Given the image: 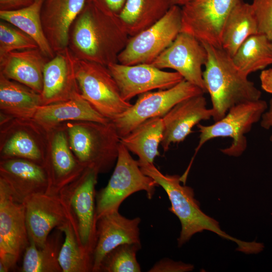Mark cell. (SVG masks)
Wrapping results in <instances>:
<instances>
[{
	"mask_svg": "<svg viewBox=\"0 0 272 272\" xmlns=\"http://www.w3.org/2000/svg\"><path fill=\"white\" fill-rule=\"evenodd\" d=\"M129 38L118 15L87 0L71 27L68 48L77 59L108 66L118 62Z\"/></svg>",
	"mask_w": 272,
	"mask_h": 272,
	"instance_id": "6da1fadb",
	"label": "cell"
},
{
	"mask_svg": "<svg viewBox=\"0 0 272 272\" xmlns=\"http://www.w3.org/2000/svg\"><path fill=\"white\" fill-rule=\"evenodd\" d=\"M139 165L143 173L152 178L168 196L171 203L169 210L176 216L181 224L177 239L179 247L188 242L194 234L207 230L235 242L238 246L237 250L245 254H257L263 250L264 245L261 243L245 242L223 231L218 221L202 211L199 202L194 198L193 189L182 185L180 176L164 174L153 163Z\"/></svg>",
	"mask_w": 272,
	"mask_h": 272,
	"instance_id": "7a4b0ae2",
	"label": "cell"
},
{
	"mask_svg": "<svg viewBox=\"0 0 272 272\" xmlns=\"http://www.w3.org/2000/svg\"><path fill=\"white\" fill-rule=\"evenodd\" d=\"M202 44L208 53L202 77L206 92L211 97L215 121L236 105L260 99V91L237 68L222 48Z\"/></svg>",
	"mask_w": 272,
	"mask_h": 272,
	"instance_id": "3957f363",
	"label": "cell"
},
{
	"mask_svg": "<svg viewBox=\"0 0 272 272\" xmlns=\"http://www.w3.org/2000/svg\"><path fill=\"white\" fill-rule=\"evenodd\" d=\"M62 124L71 151L85 169L99 174L108 171L116 163L120 138L111 121H74Z\"/></svg>",
	"mask_w": 272,
	"mask_h": 272,
	"instance_id": "277c9868",
	"label": "cell"
},
{
	"mask_svg": "<svg viewBox=\"0 0 272 272\" xmlns=\"http://www.w3.org/2000/svg\"><path fill=\"white\" fill-rule=\"evenodd\" d=\"M267 107V103L261 99L246 102L232 107L224 116L212 124H197L196 126L200 133L198 143L184 175L188 176L191 164L198 151L205 143L213 139L231 138L232 141L230 146L220 151L229 156H240L247 146L245 134L250 131L254 124L260 121Z\"/></svg>",
	"mask_w": 272,
	"mask_h": 272,
	"instance_id": "5b68a950",
	"label": "cell"
},
{
	"mask_svg": "<svg viewBox=\"0 0 272 272\" xmlns=\"http://www.w3.org/2000/svg\"><path fill=\"white\" fill-rule=\"evenodd\" d=\"M158 186L152 178L143 173L138 160L120 143L112 174L107 185L96 195V220L106 213L118 211L122 202L138 191H145L147 198L152 199Z\"/></svg>",
	"mask_w": 272,
	"mask_h": 272,
	"instance_id": "8992f818",
	"label": "cell"
},
{
	"mask_svg": "<svg viewBox=\"0 0 272 272\" xmlns=\"http://www.w3.org/2000/svg\"><path fill=\"white\" fill-rule=\"evenodd\" d=\"M75 70L81 95L105 117L112 120L131 106L107 66L75 57Z\"/></svg>",
	"mask_w": 272,
	"mask_h": 272,
	"instance_id": "52a82bcc",
	"label": "cell"
},
{
	"mask_svg": "<svg viewBox=\"0 0 272 272\" xmlns=\"http://www.w3.org/2000/svg\"><path fill=\"white\" fill-rule=\"evenodd\" d=\"M181 8L173 5L157 22L129 38L118 56L124 65L151 63L181 32Z\"/></svg>",
	"mask_w": 272,
	"mask_h": 272,
	"instance_id": "ba28073f",
	"label": "cell"
},
{
	"mask_svg": "<svg viewBox=\"0 0 272 272\" xmlns=\"http://www.w3.org/2000/svg\"><path fill=\"white\" fill-rule=\"evenodd\" d=\"M205 93L199 87L183 79L170 88L139 95L134 104L111 121L120 138L149 119L162 117L179 102Z\"/></svg>",
	"mask_w": 272,
	"mask_h": 272,
	"instance_id": "9c48e42d",
	"label": "cell"
},
{
	"mask_svg": "<svg viewBox=\"0 0 272 272\" xmlns=\"http://www.w3.org/2000/svg\"><path fill=\"white\" fill-rule=\"evenodd\" d=\"M23 202L14 195L0 178V271H7L16 263L28 244Z\"/></svg>",
	"mask_w": 272,
	"mask_h": 272,
	"instance_id": "30bf717a",
	"label": "cell"
},
{
	"mask_svg": "<svg viewBox=\"0 0 272 272\" xmlns=\"http://www.w3.org/2000/svg\"><path fill=\"white\" fill-rule=\"evenodd\" d=\"M238 0H192L181 7V32L222 48L225 22Z\"/></svg>",
	"mask_w": 272,
	"mask_h": 272,
	"instance_id": "8fae6325",
	"label": "cell"
},
{
	"mask_svg": "<svg viewBox=\"0 0 272 272\" xmlns=\"http://www.w3.org/2000/svg\"><path fill=\"white\" fill-rule=\"evenodd\" d=\"M47 134L32 119L11 118L0 123L1 159L21 158L45 165Z\"/></svg>",
	"mask_w": 272,
	"mask_h": 272,
	"instance_id": "7c38bea8",
	"label": "cell"
},
{
	"mask_svg": "<svg viewBox=\"0 0 272 272\" xmlns=\"http://www.w3.org/2000/svg\"><path fill=\"white\" fill-rule=\"evenodd\" d=\"M208 58L207 50L198 40L183 32L150 63L160 69H170L205 92L202 67Z\"/></svg>",
	"mask_w": 272,
	"mask_h": 272,
	"instance_id": "4fadbf2b",
	"label": "cell"
},
{
	"mask_svg": "<svg viewBox=\"0 0 272 272\" xmlns=\"http://www.w3.org/2000/svg\"><path fill=\"white\" fill-rule=\"evenodd\" d=\"M127 101L136 96L154 90L170 88L184 79L176 72H167L151 64L124 65L119 62L107 66Z\"/></svg>",
	"mask_w": 272,
	"mask_h": 272,
	"instance_id": "5bb4252c",
	"label": "cell"
},
{
	"mask_svg": "<svg viewBox=\"0 0 272 272\" xmlns=\"http://www.w3.org/2000/svg\"><path fill=\"white\" fill-rule=\"evenodd\" d=\"M140 217L127 218L119 211L106 213L96 222L92 270L99 271L102 262L112 250L125 243L141 244Z\"/></svg>",
	"mask_w": 272,
	"mask_h": 272,
	"instance_id": "9a60e30c",
	"label": "cell"
},
{
	"mask_svg": "<svg viewBox=\"0 0 272 272\" xmlns=\"http://www.w3.org/2000/svg\"><path fill=\"white\" fill-rule=\"evenodd\" d=\"M213 116V109L207 107L203 94L189 97L176 104L162 117L164 130L161 145L164 152L169 150L171 144L183 141L200 121L210 120Z\"/></svg>",
	"mask_w": 272,
	"mask_h": 272,
	"instance_id": "2e32d148",
	"label": "cell"
},
{
	"mask_svg": "<svg viewBox=\"0 0 272 272\" xmlns=\"http://www.w3.org/2000/svg\"><path fill=\"white\" fill-rule=\"evenodd\" d=\"M75 63V57L68 47L47 62L43 70L42 105L65 101L81 94Z\"/></svg>",
	"mask_w": 272,
	"mask_h": 272,
	"instance_id": "e0dca14e",
	"label": "cell"
},
{
	"mask_svg": "<svg viewBox=\"0 0 272 272\" xmlns=\"http://www.w3.org/2000/svg\"><path fill=\"white\" fill-rule=\"evenodd\" d=\"M23 202L29 239L42 247L51 230L66 223L63 207L54 197L42 192L29 196Z\"/></svg>",
	"mask_w": 272,
	"mask_h": 272,
	"instance_id": "ac0fdd59",
	"label": "cell"
},
{
	"mask_svg": "<svg viewBox=\"0 0 272 272\" xmlns=\"http://www.w3.org/2000/svg\"><path fill=\"white\" fill-rule=\"evenodd\" d=\"M87 0H44L41 13L43 29L54 52L68 47L69 33Z\"/></svg>",
	"mask_w": 272,
	"mask_h": 272,
	"instance_id": "d6986e66",
	"label": "cell"
},
{
	"mask_svg": "<svg viewBox=\"0 0 272 272\" xmlns=\"http://www.w3.org/2000/svg\"><path fill=\"white\" fill-rule=\"evenodd\" d=\"M0 175L22 202L33 194L43 192L51 183L45 165L24 159L1 160Z\"/></svg>",
	"mask_w": 272,
	"mask_h": 272,
	"instance_id": "ffe728a7",
	"label": "cell"
},
{
	"mask_svg": "<svg viewBox=\"0 0 272 272\" xmlns=\"http://www.w3.org/2000/svg\"><path fill=\"white\" fill-rule=\"evenodd\" d=\"M49 59L39 48L15 50L0 58V73L41 94L43 70Z\"/></svg>",
	"mask_w": 272,
	"mask_h": 272,
	"instance_id": "44dd1931",
	"label": "cell"
},
{
	"mask_svg": "<svg viewBox=\"0 0 272 272\" xmlns=\"http://www.w3.org/2000/svg\"><path fill=\"white\" fill-rule=\"evenodd\" d=\"M32 119L46 131L68 121H111L96 110L81 94L65 101L40 106Z\"/></svg>",
	"mask_w": 272,
	"mask_h": 272,
	"instance_id": "7402d4cb",
	"label": "cell"
},
{
	"mask_svg": "<svg viewBox=\"0 0 272 272\" xmlns=\"http://www.w3.org/2000/svg\"><path fill=\"white\" fill-rule=\"evenodd\" d=\"M45 164L51 183L62 184L80 176L85 169L77 161L69 145L62 124L47 131Z\"/></svg>",
	"mask_w": 272,
	"mask_h": 272,
	"instance_id": "603a6c76",
	"label": "cell"
},
{
	"mask_svg": "<svg viewBox=\"0 0 272 272\" xmlns=\"http://www.w3.org/2000/svg\"><path fill=\"white\" fill-rule=\"evenodd\" d=\"M98 174L94 170L85 169L79 177V184L72 199V205L78 219L79 240L87 251L93 248L92 244L95 239V187Z\"/></svg>",
	"mask_w": 272,
	"mask_h": 272,
	"instance_id": "cb8c5ba5",
	"label": "cell"
},
{
	"mask_svg": "<svg viewBox=\"0 0 272 272\" xmlns=\"http://www.w3.org/2000/svg\"><path fill=\"white\" fill-rule=\"evenodd\" d=\"M42 105L40 94L0 73V113L13 118L32 119Z\"/></svg>",
	"mask_w": 272,
	"mask_h": 272,
	"instance_id": "d4e9b609",
	"label": "cell"
},
{
	"mask_svg": "<svg viewBox=\"0 0 272 272\" xmlns=\"http://www.w3.org/2000/svg\"><path fill=\"white\" fill-rule=\"evenodd\" d=\"M172 6L171 0H126L118 15L131 37L157 22Z\"/></svg>",
	"mask_w": 272,
	"mask_h": 272,
	"instance_id": "484cf974",
	"label": "cell"
},
{
	"mask_svg": "<svg viewBox=\"0 0 272 272\" xmlns=\"http://www.w3.org/2000/svg\"><path fill=\"white\" fill-rule=\"evenodd\" d=\"M164 130L162 118L149 119L138 125L127 135L120 138V143L139 159V164L153 163L160 155L158 151Z\"/></svg>",
	"mask_w": 272,
	"mask_h": 272,
	"instance_id": "4316f807",
	"label": "cell"
},
{
	"mask_svg": "<svg viewBox=\"0 0 272 272\" xmlns=\"http://www.w3.org/2000/svg\"><path fill=\"white\" fill-rule=\"evenodd\" d=\"M257 33V22L251 5L238 0L225 22L222 48L232 57L248 37Z\"/></svg>",
	"mask_w": 272,
	"mask_h": 272,
	"instance_id": "83f0119b",
	"label": "cell"
},
{
	"mask_svg": "<svg viewBox=\"0 0 272 272\" xmlns=\"http://www.w3.org/2000/svg\"><path fill=\"white\" fill-rule=\"evenodd\" d=\"M44 1L35 0L31 5L16 10L0 11V18L32 37L40 50L51 59L55 53L46 37L42 27L41 13Z\"/></svg>",
	"mask_w": 272,
	"mask_h": 272,
	"instance_id": "f1b7e54d",
	"label": "cell"
},
{
	"mask_svg": "<svg viewBox=\"0 0 272 272\" xmlns=\"http://www.w3.org/2000/svg\"><path fill=\"white\" fill-rule=\"evenodd\" d=\"M237 68L248 76L272 64V41L257 33L248 37L231 57Z\"/></svg>",
	"mask_w": 272,
	"mask_h": 272,
	"instance_id": "f546056e",
	"label": "cell"
},
{
	"mask_svg": "<svg viewBox=\"0 0 272 272\" xmlns=\"http://www.w3.org/2000/svg\"><path fill=\"white\" fill-rule=\"evenodd\" d=\"M59 229L64 232L65 236L58 255L61 270L63 272H83L88 271L89 267L91 268L88 265L86 254L79 246L72 225L66 222L59 226Z\"/></svg>",
	"mask_w": 272,
	"mask_h": 272,
	"instance_id": "4dcf8cb0",
	"label": "cell"
},
{
	"mask_svg": "<svg viewBox=\"0 0 272 272\" xmlns=\"http://www.w3.org/2000/svg\"><path fill=\"white\" fill-rule=\"evenodd\" d=\"M29 245L24 255L22 270L24 272H52L61 270L58 255L52 246L47 244L42 247L36 246L29 239Z\"/></svg>",
	"mask_w": 272,
	"mask_h": 272,
	"instance_id": "1f68e13d",
	"label": "cell"
},
{
	"mask_svg": "<svg viewBox=\"0 0 272 272\" xmlns=\"http://www.w3.org/2000/svg\"><path fill=\"white\" fill-rule=\"evenodd\" d=\"M141 244L125 243L109 252L103 260L99 271L107 272H140L137 259Z\"/></svg>",
	"mask_w": 272,
	"mask_h": 272,
	"instance_id": "d6a6232c",
	"label": "cell"
},
{
	"mask_svg": "<svg viewBox=\"0 0 272 272\" xmlns=\"http://www.w3.org/2000/svg\"><path fill=\"white\" fill-rule=\"evenodd\" d=\"M35 41L16 26L0 22V58L8 53L19 50L38 48Z\"/></svg>",
	"mask_w": 272,
	"mask_h": 272,
	"instance_id": "836d02e7",
	"label": "cell"
},
{
	"mask_svg": "<svg viewBox=\"0 0 272 272\" xmlns=\"http://www.w3.org/2000/svg\"><path fill=\"white\" fill-rule=\"evenodd\" d=\"M256 19L258 33L272 41V0H253L251 4Z\"/></svg>",
	"mask_w": 272,
	"mask_h": 272,
	"instance_id": "e575fe53",
	"label": "cell"
},
{
	"mask_svg": "<svg viewBox=\"0 0 272 272\" xmlns=\"http://www.w3.org/2000/svg\"><path fill=\"white\" fill-rule=\"evenodd\" d=\"M191 264L175 261L168 258H164L155 263L149 272H186L193 269Z\"/></svg>",
	"mask_w": 272,
	"mask_h": 272,
	"instance_id": "d590c367",
	"label": "cell"
},
{
	"mask_svg": "<svg viewBox=\"0 0 272 272\" xmlns=\"http://www.w3.org/2000/svg\"><path fill=\"white\" fill-rule=\"evenodd\" d=\"M98 7L118 15L126 0H88Z\"/></svg>",
	"mask_w": 272,
	"mask_h": 272,
	"instance_id": "8d00e7d4",
	"label": "cell"
},
{
	"mask_svg": "<svg viewBox=\"0 0 272 272\" xmlns=\"http://www.w3.org/2000/svg\"><path fill=\"white\" fill-rule=\"evenodd\" d=\"M35 0H0V11H12L31 5Z\"/></svg>",
	"mask_w": 272,
	"mask_h": 272,
	"instance_id": "74e56055",
	"label": "cell"
},
{
	"mask_svg": "<svg viewBox=\"0 0 272 272\" xmlns=\"http://www.w3.org/2000/svg\"><path fill=\"white\" fill-rule=\"evenodd\" d=\"M259 78L262 89L264 91L272 94V69L262 70Z\"/></svg>",
	"mask_w": 272,
	"mask_h": 272,
	"instance_id": "f35d334b",
	"label": "cell"
},
{
	"mask_svg": "<svg viewBox=\"0 0 272 272\" xmlns=\"http://www.w3.org/2000/svg\"><path fill=\"white\" fill-rule=\"evenodd\" d=\"M260 126L265 129H271L270 141L272 142V98L270 100L267 109L260 120Z\"/></svg>",
	"mask_w": 272,
	"mask_h": 272,
	"instance_id": "ab89813d",
	"label": "cell"
},
{
	"mask_svg": "<svg viewBox=\"0 0 272 272\" xmlns=\"http://www.w3.org/2000/svg\"><path fill=\"white\" fill-rule=\"evenodd\" d=\"M192 0H171L172 5L182 7Z\"/></svg>",
	"mask_w": 272,
	"mask_h": 272,
	"instance_id": "60d3db41",
	"label": "cell"
}]
</instances>
